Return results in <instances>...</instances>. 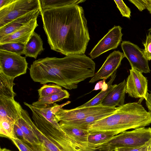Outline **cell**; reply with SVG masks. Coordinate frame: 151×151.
I'll return each instance as SVG.
<instances>
[{
    "mask_svg": "<svg viewBox=\"0 0 151 151\" xmlns=\"http://www.w3.org/2000/svg\"><path fill=\"white\" fill-rule=\"evenodd\" d=\"M40 13L51 50L65 56L84 54L90 38L82 6L72 4Z\"/></svg>",
    "mask_w": 151,
    "mask_h": 151,
    "instance_id": "cell-1",
    "label": "cell"
},
{
    "mask_svg": "<svg viewBox=\"0 0 151 151\" xmlns=\"http://www.w3.org/2000/svg\"><path fill=\"white\" fill-rule=\"evenodd\" d=\"M96 64L85 54L66 56L62 58L46 57L34 61L29 68L30 76L42 84L53 83L68 90L95 75Z\"/></svg>",
    "mask_w": 151,
    "mask_h": 151,
    "instance_id": "cell-2",
    "label": "cell"
},
{
    "mask_svg": "<svg viewBox=\"0 0 151 151\" xmlns=\"http://www.w3.org/2000/svg\"><path fill=\"white\" fill-rule=\"evenodd\" d=\"M151 123V116L138 102L129 103L118 107L111 114L88 127L89 132L116 131L119 133L127 130L145 127Z\"/></svg>",
    "mask_w": 151,
    "mask_h": 151,
    "instance_id": "cell-3",
    "label": "cell"
},
{
    "mask_svg": "<svg viewBox=\"0 0 151 151\" xmlns=\"http://www.w3.org/2000/svg\"><path fill=\"white\" fill-rule=\"evenodd\" d=\"M27 106L32 112V118L37 127L61 151H96L88 143L78 142L58 130L36 111L31 104H28Z\"/></svg>",
    "mask_w": 151,
    "mask_h": 151,
    "instance_id": "cell-4",
    "label": "cell"
},
{
    "mask_svg": "<svg viewBox=\"0 0 151 151\" xmlns=\"http://www.w3.org/2000/svg\"><path fill=\"white\" fill-rule=\"evenodd\" d=\"M151 141V128L145 127L125 131L96 146L97 151H113L116 148L139 146Z\"/></svg>",
    "mask_w": 151,
    "mask_h": 151,
    "instance_id": "cell-5",
    "label": "cell"
},
{
    "mask_svg": "<svg viewBox=\"0 0 151 151\" xmlns=\"http://www.w3.org/2000/svg\"><path fill=\"white\" fill-rule=\"evenodd\" d=\"M40 9L39 0H15L0 9V28L19 17Z\"/></svg>",
    "mask_w": 151,
    "mask_h": 151,
    "instance_id": "cell-6",
    "label": "cell"
},
{
    "mask_svg": "<svg viewBox=\"0 0 151 151\" xmlns=\"http://www.w3.org/2000/svg\"><path fill=\"white\" fill-rule=\"evenodd\" d=\"M28 65L25 57L0 50V72L6 76L15 78L25 74Z\"/></svg>",
    "mask_w": 151,
    "mask_h": 151,
    "instance_id": "cell-7",
    "label": "cell"
},
{
    "mask_svg": "<svg viewBox=\"0 0 151 151\" xmlns=\"http://www.w3.org/2000/svg\"><path fill=\"white\" fill-rule=\"evenodd\" d=\"M124 57L129 60L132 68L141 73H150L148 60L143 50L129 41H123L121 44Z\"/></svg>",
    "mask_w": 151,
    "mask_h": 151,
    "instance_id": "cell-8",
    "label": "cell"
},
{
    "mask_svg": "<svg viewBox=\"0 0 151 151\" xmlns=\"http://www.w3.org/2000/svg\"><path fill=\"white\" fill-rule=\"evenodd\" d=\"M129 71L126 83V93L131 97L146 100L148 94L147 78L134 68H131Z\"/></svg>",
    "mask_w": 151,
    "mask_h": 151,
    "instance_id": "cell-9",
    "label": "cell"
},
{
    "mask_svg": "<svg viewBox=\"0 0 151 151\" xmlns=\"http://www.w3.org/2000/svg\"><path fill=\"white\" fill-rule=\"evenodd\" d=\"M122 29L120 26H114L109 30L89 54L91 58L94 59L109 50L117 48L122 40Z\"/></svg>",
    "mask_w": 151,
    "mask_h": 151,
    "instance_id": "cell-10",
    "label": "cell"
},
{
    "mask_svg": "<svg viewBox=\"0 0 151 151\" xmlns=\"http://www.w3.org/2000/svg\"><path fill=\"white\" fill-rule=\"evenodd\" d=\"M109 107L101 105L96 106L84 107L66 109L62 108L59 109L55 114L58 122H66L82 120L95 113L104 111Z\"/></svg>",
    "mask_w": 151,
    "mask_h": 151,
    "instance_id": "cell-11",
    "label": "cell"
},
{
    "mask_svg": "<svg viewBox=\"0 0 151 151\" xmlns=\"http://www.w3.org/2000/svg\"><path fill=\"white\" fill-rule=\"evenodd\" d=\"M124 57V53L119 50L114 51L110 54L89 83H93L101 79L106 80L116 71Z\"/></svg>",
    "mask_w": 151,
    "mask_h": 151,
    "instance_id": "cell-12",
    "label": "cell"
},
{
    "mask_svg": "<svg viewBox=\"0 0 151 151\" xmlns=\"http://www.w3.org/2000/svg\"><path fill=\"white\" fill-rule=\"evenodd\" d=\"M37 18L31 20L19 29L0 39V44L10 42L26 44L38 25Z\"/></svg>",
    "mask_w": 151,
    "mask_h": 151,
    "instance_id": "cell-13",
    "label": "cell"
},
{
    "mask_svg": "<svg viewBox=\"0 0 151 151\" xmlns=\"http://www.w3.org/2000/svg\"><path fill=\"white\" fill-rule=\"evenodd\" d=\"M22 109L14 99L0 96V119L15 123L21 116Z\"/></svg>",
    "mask_w": 151,
    "mask_h": 151,
    "instance_id": "cell-14",
    "label": "cell"
},
{
    "mask_svg": "<svg viewBox=\"0 0 151 151\" xmlns=\"http://www.w3.org/2000/svg\"><path fill=\"white\" fill-rule=\"evenodd\" d=\"M126 83L124 79L118 84H116L109 92L101 105L109 107H119L124 105L126 93Z\"/></svg>",
    "mask_w": 151,
    "mask_h": 151,
    "instance_id": "cell-15",
    "label": "cell"
},
{
    "mask_svg": "<svg viewBox=\"0 0 151 151\" xmlns=\"http://www.w3.org/2000/svg\"><path fill=\"white\" fill-rule=\"evenodd\" d=\"M32 120L27 111L22 109L21 116L16 122L23 132L24 142L31 145H40L41 143L32 127Z\"/></svg>",
    "mask_w": 151,
    "mask_h": 151,
    "instance_id": "cell-16",
    "label": "cell"
},
{
    "mask_svg": "<svg viewBox=\"0 0 151 151\" xmlns=\"http://www.w3.org/2000/svg\"><path fill=\"white\" fill-rule=\"evenodd\" d=\"M40 9L33 10L14 19L0 28V39L20 29L31 20L37 18Z\"/></svg>",
    "mask_w": 151,
    "mask_h": 151,
    "instance_id": "cell-17",
    "label": "cell"
},
{
    "mask_svg": "<svg viewBox=\"0 0 151 151\" xmlns=\"http://www.w3.org/2000/svg\"><path fill=\"white\" fill-rule=\"evenodd\" d=\"M117 108L109 107L106 110L90 115L82 120L66 122H59V124H60L69 126L88 130V127L89 125L111 114Z\"/></svg>",
    "mask_w": 151,
    "mask_h": 151,
    "instance_id": "cell-18",
    "label": "cell"
},
{
    "mask_svg": "<svg viewBox=\"0 0 151 151\" xmlns=\"http://www.w3.org/2000/svg\"><path fill=\"white\" fill-rule=\"evenodd\" d=\"M43 41L39 35L34 32L25 45L24 54L36 59L44 50Z\"/></svg>",
    "mask_w": 151,
    "mask_h": 151,
    "instance_id": "cell-19",
    "label": "cell"
},
{
    "mask_svg": "<svg viewBox=\"0 0 151 151\" xmlns=\"http://www.w3.org/2000/svg\"><path fill=\"white\" fill-rule=\"evenodd\" d=\"M70 101H68L65 103L59 105L55 103L50 107L47 108H38L32 104V108L37 112L43 116L50 122L54 127L60 131L64 132L55 118V114L59 109L64 106L70 103Z\"/></svg>",
    "mask_w": 151,
    "mask_h": 151,
    "instance_id": "cell-20",
    "label": "cell"
},
{
    "mask_svg": "<svg viewBox=\"0 0 151 151\" xmlns=\"http://www.w3.org/2000/svg\"><path fill=\"white\" fill-rule=\"evenodd\" d=\"M70 94L66 90L63 89L60 93L50 96L39 98L32 105L38 108H47L52 106L54 103L69 98Z\"/></svg>",
    "mask_w": 151,
    "mask_h": 151,
    "instance_id": "cell-21",
    "label": "cell"
},
{
    "mask_svg": "<svg viewBox=\"0 0 151 151\" xmlns=\"http://www.w3.org/2000/svg\"><path fill=\"white\" fill-rule=\"evenodd\" d=\"M88 143L91 147L95 148L97 146L110 140L113 137L119 134L116 131H106L89 132Z\"/></svg>",
    "mask_w": 151,
    "mask_h": 151,
    "instance_id": "cell-22",
    "label": "cell"
},
{
    "mask_svg": "<svg viewBox=\"0 0 151 151\" xmlns=\"http://www.w3.org/2000/svg\"><path fill=\"white\" fill-rule=\"evenodd\" d=\"M15 78L8 76L0 72V96L14 99L16 95L13 90Z\"/></svg>",
    "mask_w": 151,
    "mask_h": 151,
    "instance_id": "cell-23",
    "label": "cell"
},
{
    "mask_svg": "<svg viewBox=\"0 0 151 151\" xmlns=\"http://www.w3.org/2000/svg\"><path fill=\"white\" fill-rule=\"evenodd\" d=\"M64 133L68 136L79 142L88 143V137L89 132L88 130L63 124H60Z\"/></svg>",
    "mask_w": 151,
    "mask_h": 151,
    "instance_id": "cell-24",
    "label": "cell"
},
{
    "mask_svg": "<svg viewBox=\"0 0 151 151\" xmlns=\"http://www.w3.org/2000/svg\"><path fill=\"white\" fill-rule=\"evenodd\" d=\"M116 71L110 77V80L107 83L108 85V88L106 90L104 91L101 90L97 95L93 99L77 107V108H79L84 107H93L101 105L103 100L109 92L116 85H112V83L116 76Z\"/></svg>",
    "mask_w": 151,
    "mask_h": 151,
    "instance_id": "cell-25",
    "label": "cell"
},
{
    "mask_svg": "<svg viewBox=\"0 0 151 151\" xmlns=\"http://www.w3.org/2000/svg\"><path fill=\"white\" fill-rule=\"evenodd\" d=\"M85 1L83 0H39V2L40 11H42L72 4H78Z\"/></svg>",
    "mask_w": 151,
    "mask_h": 151,
    "instance_id": "cell-26",
    "label": "cell"
},
{
    "mask_svg": "<svg viewBox=\"0 0 151 151\" xmlns=\"http://www.w3.org/2000/svg\"><path fill=\"white\" fill-rule=\"evenodd\" d=\"M14 123L3 119H0V136L12 138H18L14 131Z\"/></svg>",
    "mask_w": 151,
    "mask_h": 151,
    "instance_id": "cell-27",
    "label": "cell"
},
{
    "mask_svg": "<svg viewBox=\"0 0 151 151\" xmlns=\"http://www.w3.org/2000/svg\"><path fill=\"white\" fill-rule=\"evenodd\" d=\"M19 151H44L43 145H31L18 138L10 139Z\"/></svg>",
    "mask_w": 151,
    "mask_h": 151,
    "instance_id": "cell-28",
    "label": "cell"
},
{
    "mask_svg": "<svg viewBox=\"0 0 151 151\" xmlns=\"http://www.w3.org/2000/svg\"><path fill=\"white\" fill-rule=\"evenodd\" d=\"M63 89L61 86L55 84H44L38 90L39 98L57 94L60 92Z\"/></svg>",
    "mask_w": 151,
    "mask_h": 151,
    "instance_id": "cell-29",
    "label": "cell"
},
{
    "mask_svg": "<svg viewBox=\"0 0 151 151\" xmlns=\"http://www.w3.org/2000/svg\"><path fill=\"white\" fill-rule=\"evenodd\" d=\"M25 44L10 42L0 44V50L7 51L19 55L24 54Z\"/></svg>",
    "mask_w": 151,
    "mask_h": 151,
    "instance_id": "cell-30",
    "label": "cell"
},
{
    "mask_svg": "<svg viewBox=\"0 0 151 151\" xmlns=\"http://www.w3.org/2000/svg\"><path fill=\"white\" fill-rule=\"evenodd\" d=\"M134 4L140 11L147 9L151 14V0H129Z\"/></svg>",
    "mask_w": 151,
    "mask_h": 151,
    "instance_id": "cell-31",
    "label": "cell"
},
{
    "mask_svg": "<svg viewBox=\"0 0 151 151\" xmlns=\"http://www.w3.org/2000/svg\"><path fill=\"white\" fill-rule=\"evenodd\" d=\"M151 145V141L145 144L140 146L116 148L115 151H146Z\"/></svg>",
    "mask_w": 151,
    "mask_h": 151,
    "instance_id": "cell-32",
    "label": "cell"
},
{
    "mask_svg": "<svg viewBox=\"0 0 151 151\" xmlns=\"http://www.w3.org/2000/svg\"><path fill=\"white\" fill-rule=\"evenodd\" d=\"M114 1L122 16L129 18L131 13L130 9L127 6L124 1L122 0H114Z\"/></svg>",
    "mask_w": 151,
    "mask_h": 151,
    "instance_id": "cell-33",
    "label": "cell"
},
{
    "mask_svg": "<svg viewBox=\"0 0 151 151\" xmlns=\"http://www.w3.org/2000/svg\"><path fill=\"white\" fill-rule=\"evenodd\" d=\"M145 49L143 51L148 60H151V33H149L146 37L144 43Z\"/></svg>",
    "mask_w": 151,
    "mask_h": 151,
    "instance_id": "cell-34",
    "label": "cell"
},
{
    "mask_svg": "<svg viewBox=\"0 0 151 151\" xmlns=\"http://www.w3.org/2000/svg\"><path fill=\"white\" fill-rule=\"evenodd\" d=\"M14 131L15 134L17 138L24 141V139L23 132L16 121L15 122L14 125Z\"/></svg>",
    "mask_w": 151,
    "mask_h": 151,
    "instance_id": "cell-35",
    "label": "cell"
},
{
    "mask_svg": "<svg viewBox=\"0 0 151 151\" xmlns=\"http://www.w3.org/2000/svg\"><path fill=\"white\" fill-rule=\"evenodd\" d=\"M146 104L148 109V112L151 116V92L148 93L146 100Z\"/></svg>",
    "mask_w": 151,
    "mask_h": 151,
    "instance_id": "cell-36",
    "label": "cell"
},
{
    "mask_svg": "<svg viewBox=\"0 0 151 151\" xmlns=\"http://www.w3.org/2000/svg\"><path fill=\"white\" fill-rule=\"evenodd\" d=\"M15 0H0V9L14 2Z\"/></svg>",
    "mask_w": 151,
    "mask_h": 151,
    "instance_id": "cell-37",
    "label": "cell"
},
{
    "mask_svg": "<svg viewBox=\"0 0 151 151\" xmlns=\"http://www.w3.org/2000/svg\"><path fill=\"white\" fill-rule=\"evenodd\" d=\"M104 80L99 81L95 85L94 88L93 90H97L100 89H101L102 85L104 83Z\"/></svg>",
    "mask_w": 151,
    "mask_h": 151,
    "instance_id": "cell-38",
    "label": "cell"
},
{
    "mask_svg": "<svg viewBox=\"0 0 151 151\" xmlns=\"http://www.w3.org/2000/svg\"><path fill=\"white\" fill-rule=\"evenodd\" d=\"M103 80L104 81V83L101 89L102 91H104L107 90L108 88V85L106 83V80L104 79Z\"/></svg>",
    "mask_w": 151,
    "mask_h": 151,
    "instance_id": "cell-39",
    "label": "cell"
},
{
    "mask_svg": "<svg viewBox=\"0 0 151 151\" xmlns=\"http://www.w3.org/2000/svg\"><path fill=\"white\" fill-rule=\"evenodd\" d=\"M0 151H12L10 150L7 149L6 148H1L0 149Z\"/></svg>",
    "mask_w": 151,
    "mask_h": 151,
    "instance_id": "cell-40",
    "label": "cell"
},
{
    "mask_svg": "<svg viewBox=\"0 0 151 151\" xmlns=\"http://www.w3.org/2000/svg\"><path fill=\"white\" fill-rule=\"evenodd\" d=\"M43 147L44 151H51L49 150L47 148H46V147H44L43 145Z\"/></svg>",
    "mask_w": 151,
    "mask_h": 151,
    "instance_id": "cell-41",
    "label": "cell"
},
{
    "mask_svg": "<svg viewBox=\"0 0 151 151\" xmlns=\"http://www.w3.org/2000/svg\"><path fill=\"white\" fill-rule=\"evenodd\" d=\"M149 151H151V145H150L149 148Z\"/></svg>",
    "mask_w": 151,
    "mask_h": 151,
    "instance_id": "cell-42",
    "label": "cell"
},
{
    "mask_svg": "<svg viewBox=\"0 0 151 151\" xmlns=\"http://www.w3.org/2000/svg\"><path fill=\"white\" fill-rule=\"evenodd\" d=\"M149 30L150 32H151V27H150V28L149 29Z\"/></svg>",
    "mask_w": 151,
    "mask_h": 151,
    "instance_id": "cell-43",
    "label": "cell"
},
{
    "mask_svg": "<svg viewBox=\"0 0 151 151\" xmlns=\"http://www.w3.org/2000/svg\"><path fill=\"white\" fill-rule=\"evenodd\" d=\"M149 151V149H148V150H147V151Z\"/></svg>",
    "mask_w": 151,
    "mask_h": 151,
    "instance_id": "cell-44",
    "label": "cell"
}]
</instances>
